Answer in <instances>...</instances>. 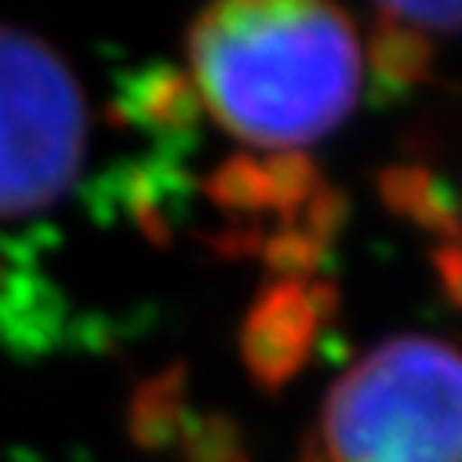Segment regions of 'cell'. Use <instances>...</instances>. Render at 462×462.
Wrapping results in <instances>:
<instances>
[{
    "label": "cell",
    "mask_w": 462,
    "mask_h": 462,
    "mask_svg": "<svg viewBox=\"0 0 462 462\" xmlns=\"http://www.w3.org/2000/svg\"><path fill=\"white\" fill-rule=\"evenodd\" d=\"M379 15H390L419 33L462 37V5H379Z\"/></svg>",
    "instance_id": "15"
},
{
    "label": "cell",
    "mask_w": 462,
    "mask_h": 462,
    "mask_svg": "<svg viewBox=\"0 0 462 462\" xmlns=\"http://www.w3.org/2000/svg\"><path fill=\"white\" fill-rule=\"evenodd\" d=\"M306 295H310V306L320 317V324H328V320L338 317L342 295H338V284L335 281H313V284H306Z\"/></svg>",
    "instance_id": "17"
},
{
    "label": "cell",
    "mask_w": 462,
    "mask_h": 462,
    "mask_svg": "<svg viewBox=\"0 0 462 462\" xmlns=\"http://www.w3.org/2000/svg\"><path fill=\"white\" fill-rule=\"evenodd\" d=\"M84 146L88 106L66 59L37 33L0 26V218L51 208Z\"/></svg>",
    "instance_id": "3"
},
{
    "label": "cell",
    "mask_w": 462,
    "mask_h": 462,
    "mask_svg": "<svg viewBox=\"0 0 462 462\" xmlns=\"http://www.w3.org/2000/svg\"><path fill=\"white\" fill-rule=\"evenodd\" d=\"M368 66L375 80V102H393L433 77V44L426 33L379 15L368 33Z\"/></svg>",
    "instance_id": "8"
},
{
    "label": "cell",
    "mask_w": 462,
    "mask_h": 462,
    "mask_svg": "<svg viewBox=\"0 0 462 462\" xmlns=\"http://www.w3.org/2000/svg\"><path fill=\"white\" fill-rule=\"evenodd\" d=\"M189 77L211 117L248 146L299 150L335 132L361 95L354 19L310 0H234L186 33Z\"/></svg>",
    "instance_id": "1"
},
{
    "label": "cell",
    "mask_w": 462,
    "mask_h": 462,
    "mask_svg": "<svg viewBox=\"0 0 462 462\" xmlns=\"http://www.w3.org/2000/svg\"><path fill=\"white\" fill-rule=\"evenodd\" d=\"M113 125L143 128L171 143L193 135L204 117V98L193 77L171 62H146L128 73L117 88V98L109 106Z\"/></svg>",
    "instance_id": "5"
},
{
    "label": "cell",
    "mask_w": 462,
    "mask_h": 462,
    "mask_svg": "<svg viewBox=\"0 0 462 462\" xmlns=\"http://www.w3.org/2000/svg\"><path fill=\"white\" fill-rule=\"evenodd\" d=\"M208 204H215L234 222H259V215L270 211V189L263 161L252 153H229L222 157L200 182Z\"/></svg>",
    "instance_id": "10"
},
{
    "label": "cell",
    "mask_w": 462,
    "mask_h": 462,
    "mask_svg": "<svg viewBox=\"0 0 462 462\" xmlns=\"http://www.w3.org/2000/svg\"><path fill=\"white\" fill-rule=\"evenodd\" d=\"M0 284H5V273H0Z\"/></svg>",
    "instance_id": "19"
},
{
    "label": "cell",
    "mask_w": 462,
    "mask_h": 462,
    "mask_svg": "<svg viewBox=\"0 0 462 462\" xmlns=\"http://www.w3.org/2000/svg\"><path fill=\"white\" fill-rule=\"evenodd\" d=\"M179 455L182 462H252L237 419L226 411L189 415L179 437Z\"/></svg>",
    "instance_id": "12"
},
{
    "label": "cell",
    "mask_w": 462,
    "mask_h": 462,
    "mask_svg": "<svg viewBox=\"0 0 462 462\" xmlns=\"http://www.w3.org/2000/svg\"><path fill=\"white\" fill-rule=\"evenodd\" d=\"M189 419V368L186 361H171L150 379H143L125 411L128 437L139 451H168L179 444L182 426Z\"/></svg>",
    "instance_id": "7"
},
{
    "label": "cell",
    "mask_w": 462,
    "mask_h": 462,
    "mask_svg": "<svg viewBox=\"0 0 462 462\" xmlns=\"http://www.w3.org/2000/svg\"><path fill=\"white\" fill-rule=\"evenodd\" d=\"M266 189H270V211L281 222H295L302 208L313 200V193L324 186L317 161L306 150H277L263 161Z\"/></svg>",
    "instance_id": "11"
},
{
    "label": "cell",
    "mask_w": 462,
    "mask_h": 462,
    "mask_svg": "<svg viewBox=\"0 0 462 462\" xmlns=\"http://www.w3.org/2000/svg\"><path fill=\"white\" fill-rule=\"evenodd\" d=\"M259 259L266 263V270L273 273V281H310L313 273H320L328 248L317 245L306 229H299L295 222H281L277 229L266 234V245L259 252Z\"/></svg>",
    "instance_id": "13"
},
{
    "label": "cell",
    "mask_w": 462,
    "mask_h": 462,
    "mask_svg": "<svg viewBox=\"0 0 462 462\" xmlns=\"http://www.w3.org/2000/svg\"><path fill=\"white\" fill-rule=\"evenodd\" d=\"M182 168L168 157L128 164L117 179V197L125 204V215L139 226V234L153 245H168L175 234L171 204L182 193Z\"/></svg>",
    "instance_id": "9"
},
{
    "label": "cell",
    "mask_w": 462,
    "mask_h": 462,
    "mask_svg": "<svg viewBox=\"0 0 462 462\" xmlns=\"http://www.w3.org/2000/svg\"><path fill=\"white\" fill-rule=\"evenodd\" d=\"M320 317L310 306L306 284L270 281L248 306L237 350L248 379L263 393H281L313 357Z\"/></svg>",
    "instance_id": "4"
},
{
    "label": "cell",
    "mask_w": 462,
    "mask_h": 462,
    "mask_svg": "<svg viewBox=\"0 0 462 462\" xmlns=\"http://www.w3.org/2000/svg\"><path fill=\"white\" fill-rule=\"evenodd\" d=\"M430 263H433V273H437V281H440L444 299L462 310V241L437 245V248L430 252Z\"/></svg>",
    "instance_id": "16"
},
{
    "label": "cell",
    "mask_w": 462,
    "mask_h": 462,
    "mask_svg": "<svg viewBox=\"0 0 462 462\" xmlns=\"http://www.w3.org/2000/svg\"><path fill=\"white\" fill-rule=\"evenodd\" d=\"M379 200L386 211H393L404 222H415L426 234L440 237V245L462 241V218L455 208V197L440 175H433L426 164H386L375 175Z\"/></svg>",
    "instance_id": "6"
},
{
    "label": "cell",
    "mask_w": 462,
    "mask_h": 462,
    "mask_svg": "<svg viewBox=\"0 0 462 462\" xmlns=\"http://www.w3.org/2000/svg\"><path fill=\"white\" fill-rule=\"evenodd\" d=\"M295 462H335V458L328 455V448H324V440L317 433H306L302 444H299V458Z\"/></svg>",
    "instance_id": "18"
},
{
    "label": "cell",
    "mask_w": 462,
    "mask_h": 462,
    "mask_svg": "<svg viewBox=\"0 0 462 462\" xmlns=\"http://www.w3.org/2000/svg\"><path fill=\"white\" fill-rule=\"evenodd\" d=\"M335 462H462V350L433 335H393L324 401Z\"/></svg>",
    "instance_id": "2"
},
{
    "label": "cell",
    "mask_w": 462,
    "mask_h": 462,
    "mask_svg": "<svg viewBox=\"0 0 462 462\" xmlns=\"http://www.w3.org/2000/svg\"><path fill=\"white\" fill-rule=\"evenodd\" d=\"M350 215H354V200L346 197V189L324 182V186L313 193V200L302 208V215L295 218V226L306 229V234H310L317 245H324V248L331 252L335 237L342 234L346 226H350Z\"/></svg>",
    "instance_id": "14"
}]
</instances>
